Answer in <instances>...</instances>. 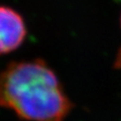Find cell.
Listing matches in <instances>:
<instances>
[{"label":"cell","mask_w":121,"mask_h":121,"mask_svg":"<svg viewBox=\"0 0 121 121\" xmlns=\"http://www.w3.org/2000/svg\"><path fill=\"white\" fill-rule=\"evenodd\" d=\"M0 106L26 121H65L73 108L41 59L11 62L0 72Z\"/></svg>","instance_id":"1"},{"label":"cell","mask_w":121,"mask_h":121,"mask_svg":"<svg viewBox=\"0 0 121 121\" xmlns=\"http://www.w3.org/2000/svg\"><path fill=\"white\" fill-rule=\"evenodd\" d=\"M114 68L117 70L121 71V48H119V51L116 55V58H115V60H114Z\"/></svg>","instance_id":"3"},{"label":"cell","mask_w":121,"mask_h":121,"mask_svg":"<svg viewBox=\"0 0 121 121\" xmlns=\"http://www.w3.org/2000/svg\"><path fill=\"white\" fill-rule=\"evenodd\" d=\"M120 21H121V18H120Z\"/></svg>","instance_id":"4"},{"label":"cell","mask_w":121,"mask_h":121,"mask_svg":"<svg viewBox=\"0 0 121 121\" xmlns=\"http://www.w3.org/2000/svg\"><path fill=\"white\" fill-rule=\"evenodd\" d=\"M25 36L26 26L21 15L11 7L0 5V56L17 50Z\"/></svg>","instance_id":"2"}]
</instances>
